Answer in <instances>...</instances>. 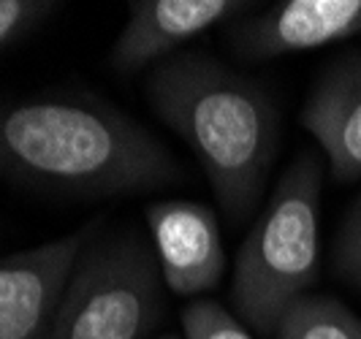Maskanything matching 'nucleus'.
Returning a JSON list of instances; mask_svg holds the SVG:
<instances>
[{
	"label": "nucleus",
	"mask_w": 361,
	"mask_h": 339,
	"mask_svg": "<svg viewBox=\"0 0 361 339\" xmlns=\"http://www.w3.org/2000/svg\"><path fill=\"white\" fill-rule=\"evenodd\" d=\"M0 177L60 196H136L185 171L142 123L95 95L44 92L0 101Z\"/></svg>",
	"instance_id": "1"
},
{
	"label": "nucleus",
	"mask_w": 361,
	"mask_h": 339,
	"mask_svg": "<svg viewBox=\"0 0 361 339\" xmlns=\"http://www.w3.org/2000/svg\"><path fill=\"white\" fill-rule=\"evenodd\" d=\"M152 111L201 163L231 223L250 217L280 144V114L258 82L204 52H177L147 73Z\"/></svg>",
	"instance_id": "2"
},
{
	"label": "nucleus",
	"mask_w": 361,
	"mask_h": 339,
	"mask_svg": "<svg viewBox=\"0 0 361 339\" xmlns=\"http://www.w3.org/2000/svg\"><path fill=\"white\" fill-rule=\"evenodd\" d=\"M324 171L318 152L296 155L236 252L231 299L239 321L258 334H274L318 283Z\"/></svg>",
	"instance_id": "3"
},
{
	"label": "nucleus",
	"mask_w": 361,
	"mask_h": 339,
	"mask_svg": "<svg viewBox=\"0 0 361 339\" xmlns=\"http://www.w3.org/2000/svg\"><path fill=\"white\" fill-rule=\"evenodd\" d=\"M163 318V274L139 231L90 242L44 339H145Z\"/></svg>",
	"instance_id": "4"
},
{
	"label": "nucleus",
	"mask_w": 361,
	"mask_h": 339,
	"mask_svg": "<svg viewBox=\"0 0 361 339\" xmlns=\"http://www.w3.org/2000/svg\"><path fill=\"white\" fill-rule=\"evenodd\" d=\"M95 239L87 223L60 239L0 258V339H44L82 250Z\"/></svg>",
	"instance_id": "5"
},
{
	"label": "nucleus",
	"mask_w": 361,
	"mask_h": 339,
	"mask_svg": "<svg viewBox=\"0 0 361 339\" xmlns=\"http://www.w3.org/2000/svg\"><path fill=\"white\" fill-rule=\"evenodd\" d=\"M163 285L177 296L215 290L226 271V247L217 214L190 198H166L145 209Z\"/></svg>",
	"instance_id": "6"
},
{
	"label": "nucleus",
	"mask_w": 361,
	"mask_h": 339,
	"mask_svg": "<svg viewBox=\"0 0 361 339\" xmlns=\"http://www.w3.org/2000/svg\"><path fill=\"white\" fill-rule=\"evenodd\" d=\"M359 33L361 0H283L231 25L228 41L239 57L264 63L331 47Z\"/></svg>",
	"instance_id": "7"
},
{
	"label": "nucleus",
	"mask_w": 361,
	"mask_h": 339,
	"mask_svg": "<svg viewBox=\"0 0 361 339\" xmlns=\"http://www.w3.org/2000/svg\"><path fill=\"white\" fill-rule=\"evenodd\" d=\"M245 8H250V3L242 0H133L111 47V68L117 73L155 68L188 41L239 17Z\"/></svg>",
	"instance_id": "8"
},
{
	"label": "nucleus",
	"mask_w": 361,
	"mask_h": 339,
	"mask_svg": "<svg viewBox=\"0 0 361 339\" xmlns=\"http://www.w3.org/2000/svg\"><path fill=\"white\" fill-rule=\"evenodd\" d=\"M299 123L315 139L334 182L361 179V49L334 57L318 73Z\"/></svg>",
	"instance_id": "9"
},
{
	"label": "nucleus",
	"mask_w": 361,
	"mask_h": 339,
	"mask_svg": "<svg viewBox=\"0 0 361 339\" xmlns=\"http://www.w3.org/2000/svg\"><path fill=\"white\" fill-rule=\"evenodd\" d=\"M277 339H361V318L334 296L310 293L280 321Z\"/></svg>",
	"instance_id": "10"
},
{
	"label": "nucleus",
	"mask_w": 361,
	"mask_h": 339,
	"mask_svg": "<svg viewBox=\"0 0 361 339\" xmlns=\"http://www.w3.org/2000/svg\"><path fill=\"white\" fill-rule=\"evenodd\" d=\"M182 339H253L247 326L212 299L190 302L182 309Z\"/></svg>",
	"instance_id": "11"
},
{
	"label": "nucleus",
	"mask_w": 361,
	"mask_h": 339,
	"mask_svg": "<svg viewBox=\"0 0 361 339\" xmlns=\"http://www.w3.org/2000/svg\"><path fill=\"white\" fill-rule=\"evenodd\" d=\"M334 269L345 283L361 290V193L350 204L334 236Z\"/></svg>",
	"instance_id": "12"
},
{
	"label": "nucleus",
	"mask_w": 361,
	"mask_h": 339,
	"mask_svg": "<svg viewBox=\"0 0 361 339\" xmlns=\"http://www.w3.org/2000/svg\"><path fill=\"white\" fill-rule=\"evenodd\" d=\"M54 8L60 6L47 0H0V49L27 36Z\"/></svg>",
	"instance_id": "13"
},
{
	"label": "nucleus",
	"mask_w": 361,
	"mask_h": 339,
	"mask_svg": "<svg viewBox=\"0 0 361 339\" xmlns=\"http://www.w3.org/2000/svg\"><path fill=\"white\" fill-rule=\"evenodd\" d=\"M158 339H182V334H163V337Z\"/></svg>",
	"instance_id": "14"
}]
</instances>
